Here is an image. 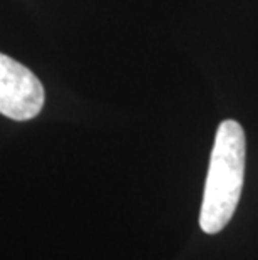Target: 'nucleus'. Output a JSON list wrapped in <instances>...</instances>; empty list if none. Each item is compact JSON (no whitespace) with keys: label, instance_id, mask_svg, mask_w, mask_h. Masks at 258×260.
I'll list each match as a JSON object with an SVG mask.
<instances>
[{"label":"nucleus","instance_id":"nucleus-1","mask_svg":"<svg viewBox=\"0 0 258 260\" xmlns=\"http://www.w3.org/2000/svg\"><path fill=\"white\" fill-rule=\"evenodd\" d=\"M245 133L233 119L218 126L203 193L200 226L206 234H218L232 220L238 207L245 178Z\"/></svg>","mask_w":258,"mask_h":260},{"label":"nucleus","instance_id":"nucleus-2","mask_svg":"<svg viewBox=\"0 0 258 260\" xmlns=\"http://www.w3.org/2000/svg\"><path fill=\"white\" fill-rule=\"evenodd\" d=\"M46 92L29 68L0 52V114L15 121L35 118L42 111Z\"/></svg>","mask_w":258,"mask_h":260}]
</instances>
